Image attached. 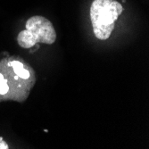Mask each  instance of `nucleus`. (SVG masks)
I'll list each match as a JSON object with an SVG mask.
<instances>
[{
    "label": "nucleus",
    "instance_id": "f257e3e1",
    "mask_svg": "<svg viewBox=\"0 0 149 149\" xmlns=\"http://www.w3.org/2000/svg\"><path fill=\"white\" fill-rule=\"evenodd\" d=\"M37 80L35 71L22 57L7 56L0 61V102H24Z\"/></svg>",
    "mask_w": 149,
    "mask_h": 149
},
{
    "label": "nucleus",
    "instance_id": "f03ea898",
    "mask_svg": "<svg viewBox=\"0 0 149 149\" xmlns=\"http://www.w3.org/2000/svg\"><path fill=\"white\" fill-rule=\"evenodd\" d=\"M124 8L116 0H94L90 6V20L97 38L106 40L110 38L116 21Z\"/></svg>",
    "mask_w": 149,
    "mask_h": 149
},
{
    "label": "nucleus",
    "instance_id": "7ed1b4c3",
    "mask_svg": "<svg viewBox=\"0 0 149 149\" xmlns=\"http://www.w3.org/2000/svg\"><path fill=\"white\" fill-rule=\"evenodd\" d=\"M26 29L20 31L17 43L22 48H31L38 43L52 45L56 40V31L52 22L44 16L35 15L28 19Z\"/></svg>",
    "mask_w": 149,
    "mask_h": 149
},
{
    "label": "nucleus",
    "instance_id": "20e7f679",
    "mask_svg": "<svg viewBox=\"0 0 149 149\" xmlns=\"http://www.w3.org/2000/svg\"><path fill=\"white\" fill-rule=\"evenodd\" d=\"M8 148H9L8 144L2 138H0V149H8Z\"/></svg>",
    "mask_w": 149,
    "mask_h": 149
}]
</instances>
